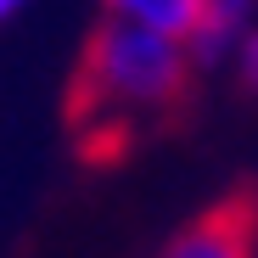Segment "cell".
Masks as SVG:
<instances>
[{
    "instance_id": "cell-1",
    "label": "cell",
    "mask_w": 258,
    "mask_h": 258,
    "mask_svg": "<svg viewBox=\"0 0 258 258\" xmlns=\"http://www.w3.org/2000/svg\"><path fill=\"white\" fill-rule=\"evenodd\" d=\"M191 90V51L141 23L101 17L62 96V123L84 163H118L146 129L168 123Z\"/></svg>"
},
{
    "instance_id": "cell-2",
    "label": "cell",
    "mask_w": 258,
    "mask_h": 258,
    "mask_svg": "<svg viewBox=\"0 0 258 258\" xmlns=\"http://www.w3.org/2000/svg\"><path fill=\"white\" fill-rule=\"evenodd\" d=\"M163 258H258V197L252 191L219 197L202 219H191L163 247Z\"/></svg>"
},
{
    "instance_id": "cell-3",
    "label": "cell",
    "mask_w": 258,
    "mask_h": 258,
    "mask_svg": "<svg viewBox=\"0 0 258 258\" xmlns=\"http://www.w3.org/2000/svg\"><path fill=\"white\" fill-rule=\"evenodd\" d=\"M247 34H252V0H208L197 34L185 39V51L202 56V62H219L225 51H241Z\"/></svg>"
},
{
    "instance_id": "cell-4",
    "label": "cell",
    "mask_w": 258,
    "mask_h": 258,
    "mask_svg": "<svg viewBox=\"0 0 258 258\" xmlns=\"http://www.w3.org/2000/svg\"><path fill=\"white\" fill-rule=\"evenodd\" d=\"M101 6L118 23H141V28L168 34V39L185 45L197 34V23H202V12H208V0H101Z\"/></svg>"
},
{
    "instance_id": "cell-5",
    "label": "cell",
    "mask_w": 258,
    "mask_h": 258,
    "mask_svg": "<svg viewBox=\"0 0 258 258\" xmlns=\"http://www.w3.org/2000/svg\"><path fill=\"white\" fill-rule=\"evenodd\" d=\"M236 56H241V79H247V84H258V28L241 39V51H236Z\"/></svg>"
},
{
    "instance_id": "cell-6",
    "label": "cell",
    "mask_w": 258,
    "mask_h": 258,
    "mask_svg": "<svg viewBox=\"0 0 258 258\" xmlns=\"http://www.w3.org/2000/svg\"><path fill=\"white\" fill-rule=\"evenodd\" d=\"M17 6H23V0H0V23H6V17H12Z\"/></svg>"
}]
</instances>
